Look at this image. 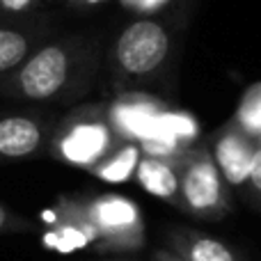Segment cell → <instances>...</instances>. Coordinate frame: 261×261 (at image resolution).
Instances as JSON below:
<instances>
[{"label": "cell", "instance_id": "obj_3", "mask_svg": "<svg viewBox=\"0 0 261 261\" xmlns=\"http://www.w3.org/2000/svg\"><path fill=\"white\" fill-rule=\"evenodd\" d=\"M124 140L115 133L106 103H78L58 117L46 156L62 165L92 172Z\"/></svg>", "mask_w": 261, "mask_h": 261}, {"label": "cell", "instance_id": "obj_15", "mask_svg": "<svg viewBox=\"0 0 261 261\" xmlns=\"http://www.w3.org/2000/svg\"><path fill=\"white\" fill-rule=\"evenodd\" d=\"M9 234H39V225L23 213H16L5 202H0V236Z\"/></svg>", "mask_w": 261, "mask_h": 261}, {"label": "cell", "instance_id": "obj_4", "mask_svg": "<svg viewBox=\"0 0 261 261\" xmlns=\"http://www.w3.org/2000/svg\"><path fill=\"white\" fill-rule=\"evenodd\" d=\"M181 208L197 220H222L234 211L231 188L218 170L211 147L195 142L179 158Z\"/></svg>", "mask_w": 261, "mask_h": 261}, {"label": "cell", "instance_id": "obj_18", "mask_svg": "<svg viewBox=\"0 0 261 261\" xmlns=\"http://www.w3.org/2000/svg\"><path fill=\"white\" fill-rule=\"evenodd\" d=\"M151 261H186L181 254H176V252H172L170 248H158L156 252H153V257Z\"/></svg>", "mask_w": 261, "mask_h": 261}, {"label": "cell", "instance_id": "obj_13", "mask_svg": "<svg viewBox=\"0 0 261 261\" xmlns=\"http://www.w3.org/2000/svg\"><path fill=\"white\" fill-rule=\"evenodd\" d=\"M179 158H163V156H149L142 153L135 170V179L140 181L147 193L163 202L172 204L174 208H181V195H179Z\"/></svg>", "mask_w": 261, "mask_h": 261}, {"label": "cell", "instance_id": "obj_11", "mask_svg": "<svg viewBox=\"0 0 261 261\" xmlns=\"http://www.w3.org/2000/svg\"><path fill=\"white\" fill-rule=\"evenodd\" d=\"M197 140V126L188 115H172L163 113L156 119L149 135L140 142L142 153L149 156H163V158H176L193 147Z\"/></svg>", "mask_w": 261, "mask_h": 261}, {"label": "cell", "instance_id": "obj_8", "mask_svg": "<svg viewBox=\"0 0 261 261\" xmlns=\"http://www.w3.org/2000/svg\"><path fill=\"white\" fill-rule=\"evenodd\" d=\"M55 32L46 14H21L0 9V78L18 69L32 50Z\"/></svg>", "mask_w": 261, "mask_h": 261}, {"label": "cell", "instance_id": "obj_2", "mask_svg": "<svg viewBox=\"0 0 261 261\" xmlns=\"http://www.w3.org/2000/svg\"><path fill=\"white\" fill-rule=\"evenodd\" d=\"M174 53L176 37L165 18L147 14L128 21L106 48L113 92H147L167 76Z\"/></svg>", "mask_w": 261, "mask_h": 261}, {"label": "cell", "instance_id": "obj_9", "mask_svg": "<svg viewBox=\"0 0 261 261\" xmlns=\"http://www.w3.org/2000/svg\"><path fill=\"white\" fill-rule=\"evenodd\" d=\"M261 140L245 130L236 119L227 122L225 126L213 135L211 153L216 158L218 170L222 172L229 188H243L252 167Z\"/></svg>", "mask_w": 261, "mask_h": 261}, {"label": "cell", "instance_id": "obj_1", "mask_svg": "<svg viewBox=\"0 0 261 261\" xmlns=\"http://www.w3.org/2000/svg\"><path fill=\"white\" fill-rule=\"evenodd\" d=\"M106 62L101 30L53 32L32 55L0 78V99L44 108H71L92 92Z\"/></svg>", "mask_w": 261, "mask_h": 261}, {"label": "cell", "instance_id": "obj_7", "mask_svg": "<svg viewBox=\"0 0 261 261\" xmlns=\"http://www.w3.org/2000/svg\"><path fill=\"white\" fill-rule=\"evenodd\" d=\"M39 234L46 248L62 254L96 248V231L87 216L83 195H60L39 218Z\"/></svg>", "mask_w": 261, "mask_h": 261}, {"label": "cell", "instance_id": "obj_5", "mask_svg": "<svg viewBox=\"0 0 261 261\" xmlns=\"http://www.w3.org/2000/svg\"><path fill=\"white\" fill-rule=\"evenodd\" d=\"M96 231V254H133L147 245V222L138 202L117 193L83 195Z\"/></svg>", "mask_w": 261, "mask_h": 261}, {"label": "cell", "instance_id": "obj_12", "mask_svg": "<svg viewBox=\"0 0 261 261\" xmlns=\"http://www.w3.org/2000/svg\"><path fill=\"white\" fill-rule=\"evenodd\" d=\"M165 248L181 254L186 261H243L229 243L181 225L165 229Z\"/></svg>", "mask_w": 261, "mask_h": 261}, {"label": "cell", "instance_id": "obj_16", "mask_svg": "<svg viewBox=\"0 0 261 261\" xmlns=\"http://www.w3.org/2000/svg\"><path fill=\"white\" fill-rule=\"evenodd\" d=\"M243 190L252 206H261V144H259L257 153H254V161H252V167H250V174H248Z\"/></svg>", "mask_w": 261, "mask_h": 261}, {"label": "cell", "instance_id": "obj_6", "mask_svg": "<svg viewBox=\"0 0 261 261\" xmlns=\"http://www.w3.org/2000/svg\"><path fill=\"white\" fill-rule=\"evenodd\" d=\"M58 113L44 106L0 110V163H18L46 156Z\"/></svg>", "mask_w": 261, "mask_h": 261}, {"label": "cell", "instance_id": "obj_17", "mask_svg": "<svg viewBox=\"0 0 261 261\" xmlns=\"http://www.w3.org/2000/svg\"><path fill=\"white\" fill-rule=\"evenodd\" d=\"M128 9H135V12H147V9L156 7L161 0H122Z\"/></svg>", "mask_w": 261, "mask_h": 261}, {"label": "cell", "instance_id": "obj_14", "mask_svg": "<svg viewBox=\"0 0 261 261\" xmlns=\"http://www.w3.org/2000/svg\"><path fill=\"white\" fill-rule=\"evenodd\" d=\"M140 158H142V149L138 142H122L103 161L96 163L90 174H94L106 184H124L130 176H135Z\"/></svg>", "mask_w": 261, "mask_h": 261}, {"label": "cell", "instance_id": "obj_10", "mask_svg": "<svg viewBox=\"0 0 261 261\" xmlns=\"http://www.w3.org/2000/svg\"><path fill=\"white\" fill-rule=\"evenodd\" d=\"M108 119L115 133L124 142H142L153 128L156 119L165 113V103L149 92H124L115 94L113 101L106 103Z\"/></svg>", "mask_w": 261, "mask_h": 261}, {"label": "cell", "instance_id": "obj_19", "mask_svg": "<svg viewBox=\"0 0 261 261\" xmlns=\"http://www.w3.org/2000/svg\"><path fill=\"white\" fill-rule=\"evenodd\" d=\"M103 261H140V259H115L113 257V259H103Z\"/></svg>", "mask_w": 261, "mask_h": 261}]
</instances>
